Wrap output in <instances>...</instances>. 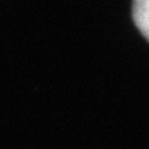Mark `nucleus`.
<instances>
[{
  "instance_id": "nucleus-1",
  "label": "nucleus",
  "mask_w": 149,
  "mask_h": 149,
  "mask_svg": "<svg viewBox=\"0 0 149 149\" xmlns=\"http://www.w3.org/2000/svg\"><path fill=\"white\" fill-rule=\"evenodd\" d=\"M132 17L139 32L149 42V0H133Z\"/></svg>"
}]
</instances>
